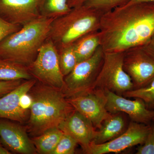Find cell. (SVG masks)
<instances>
[{
  "instance_id": "16",
  "label": "cell",
  "mask_w": 154,
  "mask_h": 154,
  "mask_svg": "<svg viewBox=\"0 0 154 154\" xmlns=\"http://www.w3.org/2000/svg\"><path fill=\"white\" fill-rule=\"evenodd\" d=\"M122 112L111 113L102 122L99 129H97L93 142L95 144L105 143L114 139L126 130L125 119Z\"/></svg>"
},
{
  "instance_id": "25",
  "label": "cell",
  "mask_w": 154,
  "mask_h": 154,
  "mask_svg": "<svg viewBox=\"0 0 154 154\" xmlns=\"http://www.w3.org/2000/svg\"><path fill=\"white\" fill-rule=\"evenodd\" d=\"M137 154H154V122L149 124V129L144 142L138 147Z\"/></svg>"
},
{
  "instance_id": "27",
  "label": "cell",
  "mask_w": 154,
  "mask_h": 154,
  "mask_svg": "<svg viewBox=\"0 0 154 154\" xmlns=\"http://www.w3.org/2000/svg\"><path fill=\"white\" fill-rule=\"evenodd\" d=\"M22 80L0 82V98L16 89L23 82Z\"/></svg>"
},
{
  "instance_id": "18",
  "label": "cell",
  "mask_w": 154,
  "mask_h": 154,
  "mask_svg": "<svg viewBox=\"0 0 154 154\" xmlns=\"http://www.w3.org/2000/svg\"><path fill=\"white\" fill-rule=\"evenodd\" d=\"M33 79L28 67L12 61L0 58V82L28 80Z\"/></svg>"
},
{
  "instance_id": "5",
  "label": "cell",
  "mask_w": 154,
  "mask_h": 154,
  "mask_svg": "<svg viewBox=\"0 0 154 154\" xmlns=\"http://www.w3.org/2000/svg\"><path fill=\"white\" fill-rule=\"evenodd\" d=\"M123 56L124 52L105 53L102 68L90 90H107L122 96L134 89L132 80L123 68Z\"/></svg>"
},
{
  "instance_id": "9",
  "label": "cell",
  "mask_w": 154,
  "mask_h": 154,
  "mask_svg": "<svg viewBox=\"0 0 154 154\" xmlns=\"http://www.w3.org/2000/svg\"><path fill=\"white\" fill-rule=\"evenodd\" d=\"M149 129V125L130 122L126 130L118 137L105 143L92 142L85 152L88 154H105L120 152L134 146L142 145Z\"/></svg>"
},
{
  "instance_id": "12",
  "label": "cell",
  "mask_w": 154,
  "mask_h": 154,
  "mask_svg": "<svg viewBox=\"0 0 154 154\" xmlns=\"http://www.w3.org/2000/svg\"><path fill=\"white\" fill-rule=\"evenodd\" d=\"M40 0H0V17L7 22L23 26L41 17Z\"/></svg>"
},
{
  "instance_id": "4",
  "label": "cell",
  "mask_w": 154,
  "mask_h": 154,
  "mask_svg": "<svg viewBox=\"0 0 154 154\" xmlns=\"http://www.w3.org/2000/svg\"><path fill=\"white\" fill-rule=\"evenodd\" d=\"M102 13L85 5L72 9L53 21L48 39L58 51L72 45L87 33L100 29Z\"/></svg>"
},
{
  "instance_id": "23",
  "label": "cell",
  "mask_w": 154,
  "mask_h": 154,
  "mask_svg": "<svg viewBox=\"0 0 154 154\" xmlns=\"http://www.w3.org/2000/svg\"><path fill=\"white\" fill-rule=\"evenodd\" d=\"M130 0H88L84 5L95 9L102 14L122 7Z\"/></svg>"
},
{
  "instance_id": "17",
  "label": "cell",
  "mask_w": 154,
  "mask_h": 154,
  "mask_svg": "<svg viewBox=\"0 0 154 154\" xmlns=\"http://www.w3.org/2000/svg\"><path fill=\"white\" fill-rule=\"evenodd\" d=\"M77 62L91 57L100 45L99 30L93 31L82 36L73 44Z\"/></svg>"
},
{
  "instance_id": "20",
  "label": "cell",
  "mask_w": 154,
  "mask_h": 154,
  "mask_svg": "<svg viewBox=\"0 0 154 154\" xmlns=\"http://www.w3.org/2000/svg\"><path fill=\"white\" fill-rule=\"evenodd\" d=\"M39 12L42 17L55 19L69 13L67 0H40Z\"/></svg>"
},
{
  "instance_id": "11",
  "label": "cell",
  "mask_w": 154,
  "mask_h": 154,
  "mask_svg": "<svg viewBox=\"0 0 154 154\" xmlns=\"http://www.w3.org/2000/svg\"><path fill=\"white\" fill-rule=\"evenodd\" d=\"M105 91L107 98L106 109L109 113H126L131 121L137 123L149 125L152 122L154 109H148L141 99L135 98V100H130L108 90Z\"/></svg>"
},
{
  "instance_id": "6",
  "label": "cell",
  "mask_w": 154,
  "mask_h": 154,
  "mask_svg": "<svg viewBox=\"0 0 154 154\" xmlns=\"http://www.w3.org/2000/svg\"><path fill=\"white\" fill-rule=\"evenodd\" d=\"M104 54L100 45L91 57L78 63L72 71L64 77L62 91L66 98L91 89L102 68Z\"/></svg>"
},
{
  "instance_id": "24",
  "label": "cell",
  "mask_w": 154,
  "mask_h": 154,
  "mask_svg": "<svg viewBox=\"0 0 154 154\" xmlns=\"http://www.w3.org/2000/svg\"><path fill=\"white\" fill-rule=\"evenodd\" d=\"M76 141L69 135L63 133L52 154H73L78 144Z\"/></svg>"
},
{
  "instance_id": "1",
  "label": "cell",
  "mask_w": 154,
  "mask_h": 154,
  "mask_svg": "<svg viewBox=\"0 0 154 154\" xmlns=\"http://www.w3.org/2000/svg\"><path fill=\"white\" fill-rule=\"evenodd\" d=\"M99 32L105 53L143 46L154 35V4H134L103 14Z\"/></svg>"
},
{
  "instance_id": "29",
  "label": "cell",
  "mask_w": 154,
  "mask_h": 154,
  "mask_svg": "<svg viewBox=\"0 0 154 154\" xmlns=\"http://www.w3.org/2000/svg\"><path fill=\"white\" fill-rule=\"evenodd\" d=\"M140 47L147 54L154 60V35L148 42Z\"/></svg>"
},
{
  "instance_id": "13",
  "label": "cell",
  "mask_w": 154,
  "mask_h": 154,
  "mask_svg": "<svg viewBox=\"0 0 154 154\" xmlns=\"http://www.w3.org/2000/svg\"><path fill=\"white\" fill-rule=\"evenodd\" d=\"M6 119L0 118V139L10 151L22 154H35L36 149L22 126Z\"/></svg>"
},
{
  "instance_id": "31",
  "label": "cell",
  "mask_w": 154,
  "mask_h": 154,
  "mask_svg": "<svg viewBox=\"0 0 154 154\" xmlns=\"http://www.w3.org/2000/svg\"><path fill=\"white\" fill-rule=\"evenodd\" d=\"M140 3H153L154 4V0H130L126 5L122 7H126V6L131 5L134 4H140Z\"/></svg>"
},
{
  "instance_id": "8",
  "label": "cell",
  "mask_w": 154,
  "mask_h": 154,
  "mask_svg": "<svg viewBox=\"0 0 154 154\" xmlns=\"http://www.w3.org/2000/svg\"><path fill=\"white\" fill-rule=\"evenodd\" d=\"M75 110L92 122L96 129L110 113L106 109L105 90L94 89L66 98Z\"/></svg>"
},
{
  "instance_id": "2",
  "label": "cell",
  "mask_w": 154,
  "mask_h": 154,
  "mask_svg": "<svg viewBox=\"0 0 154 154\" xmlns=\"http://www.w3.org/2000/svg\"><path fill=\"white\" fill-rule=\"evenodd\" d=\"M35 85L29 91L33 103L30 109L28 129L37 136L48 130L58 127L75 109L61 89L43 84Z\"/></svg>"
},
{
  "instance_id": "22",
  "label": "cell",
  "mask_w": 154,
  "mask_h": 154,
  "mask_svg": "<svg viewBox=\"0 0 154 154\" xmlns=\"http://www.w3.org/2000/svg\"><path fill=\"white\" fill-rule=\"evenodd\" d=\"M126 98H139L144 102L149 109H154V79L143 88L133 89L122 94Z\"/></svg>"
},
{
  "instance_id": "10",
  "label": "cell",
  "mask_w": 154,
  "mask_h": 154,
  "mask_svg": "<svg viewBox=\"0 0 154 154\" xmlns=\"http://www.w3.org/2000/svg\"><path fill=\"white\" fill-rule=\"evenodd\" d=\"M123 64L132 80L134 89L145 87L154 79V60L140 46L124 51Z\"/></svg>"
},
{
  "instance_id": "15",
  "label": "cell",
  "mask_w": 154,
  "mask_h": 154,
  "mask_svg": "<svg viewBox=\"0 0 154 154\" xmlns=\"http://www.w3.org/2000/svg\"><path fill=\"white\" fill-rule=\"evenodd\" d=\"M36 82L33 79L26 80L16 89L0 98V118L19 122L26 120L29 110H25L21 107L20 98L23 94L28 93Z\"/></svg>"
},
{
  "instance_id": "30",
  "label": "cell",
  "mask_w": 154,
  "mask_h": 154,
  "mask_svg": "<svg viewBox=\"0 0 154 154\" xmlns=\"http://www.w3.org/2000/svg\"><path fill=\"white\" fill-rule=\"evenodd\" d=\"M88 0H67L68 5L71 9L79 8L85 5Z\"/></svg>"
},
{
  "instance_id": "14",
  "label": "cell",
  "mask_w": 154,
  "mask_h": 154,
  "mask_svg": "<svg viewBox=\"0 0 154 154\" xmlns=\"http://www.w3.org/2000/svg\"><path fill=\"white\" fill-rule=\"evenodd\" d=\"M58 128L76 141L84 152L94 140L97 130L88 119L75 110L70 113Z\"/></svg>"
},
{
  "instance_id": "7",
  "label": "cell",
  "mask_w": 154,
  "mask_h": 154,
  "mask_svg": "<svg viewBox=\"0 0 154 154\" xmlns=\"http://www.w3.org/2000/svg\"><path fill=\"white\" fill-rule=\"evenodd\" d=\"M32 76L42 84L62 90L64 77L60 70L57 48L47 38L40 48L35 60L28 66Z\"/></svg>"
},
{
  "instance_id": "33",
  "label": "cell",
  "mask_w": 154,
  "mask_h": 154,
  "mask_svg": "<svg viewBox=\"0 0 154 154\" xmlns=\"http://www.w3.org/2000/svg\"><path fill=\"white\" fill-rule=\"evenodd\" d=\"M152 122H154V117L153 119Z\"/></svg>"
},
{
  "instance_id": "19",
  "label": "cell",
  "mask_w": 154,
  "mask_h": 154,
  "mask_svg": "<svg viewBox=\"0 0 154 154\" xmlns=\"http://www.w3.org/2000/svg\"><path fill=\"white\" fill-rule=\"evenodd\" d=\"M63 134L58 128H54L36 136L32 142L39 153L52 154Z\"/></svg>"
},
{
  "instance_id": "32",
  "label": "cell",
  "mask_w": 154,
  "mask_h": 154,
  "mask_svg": "<svg viewBox=\"0 0 154 154\" xmlns=\"http://www.w3.org/2000/svg\"><path fill=\"white\" fill-rule=\"evenodd\" d=\"M12 154V153L4 146L2 141L0 139V154Z\"/></svg>"
},
{
  "instance_id": "28",
  "label": "cell",
  "mask_w": 154,
  "mask_h": 154,
  "mask_svg": "<svg viewBox=\"0 0 154 154\" xmlns=\"http://www.w3.org/2000/svg\"><path fill=\"white\" fill-rule=\"evenodd\" d=\"M33 103L32 97L28 93L24 94L20 99V105L22 108L26 110H29Z\"/></svg>"
},
{
  "instance_id": "26",
  "label": "cell",
  "mask_w": 154,
  "mask_h": 154,
  "mask_svg": "<svg viewBox=\"0 0 154 154\" xmlns=\"http://www.w3.org/2000/svg\"><path fill=\"white\" fill-rule=\"evenodd\" d=\"M22 26L7 22L0 17V42L7 36L20 30Z\"/></svg>"
},
{
  "instance_id": "21",
  "label": "cell",
  "mask_w": 154,
  "mask_h": 154,
  "mask_svg": "<svg viewBox=\"0 0 154 154\" xmlns=\"http://www.w3.org/2000/svg\"><path fill=\"white\" fill-rule=\"evenodd\" d=\"M58 52L60 70L64 77H65L72 71L78 63L73 45L64 48L58 51Z\"/></svg>"
},
{
  "instance_id": "3",
  "label": "cell",
  "mask_w": 154,
  "mask_h": 154,
  "mask_svg": "<svg viewBox=\"0 0 154 154\" xmlns=\"http://www.w3.org/2000/svg\"><path fill=\"white\" fill-rule=\"evenodd\" d=\"M54 19L41 16L0 42V58L29 66L47 40Z\"/></svg>"
}]
</instances>
